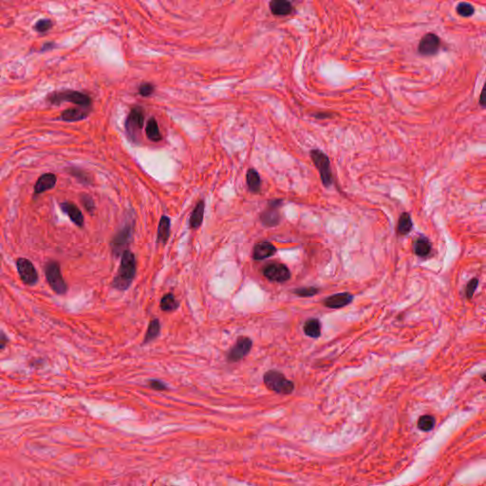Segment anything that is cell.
I'll list each match as a JSON object with an SVG mask.
<instances>
[{"mask_svg":"<svg viewBox=\"0 0 486 486\" xmlns=\"http://www.w3.org/2000/svg\"><path fill=\"white\" fill-rule=\"evenodd\" d=\"M263 382L268 389L275 393L289 395L295 390V384L285 375L277 371H269L263 376Z\"/></svg>","mask_w":486,"mask_h":486,"instance_id":"obj_4","label":"cell"},{"mask_svg":"<svg viewBox=\"0 0 486 486\" xmlns=\"http://www.w3.org/2000/svg\"><path fill=\"white\" fill-rule=\"evenodd\" d=\"M136 274V259L134 254L126 250L121 259L118 272L112 281V287L119 291L128 290Z\"/></svg>","mask_w":486,"mask_h":486,"instance_id":"obj_1","label":"cell"},{"mask_svg":"<svg viewBox=\"0 0 486 486\" xmlns=\"http://www.w3.org/2000/svg\"><path fill=\"white\" fill-rule=\"evenodd\" d=\"M411 230H412L411 216L408 213L405 212V213L401 215L400 217H399V221H398V225H397V232L400 235L405 236V235H408Z\"/></svg>","mask_w":486,"mask_h":486,"instance_id":"obj_25","label":"cell"},{"mask_svg":"<svg viewBox=\"0 0 486 486\" xmlns=\"http://www.w3.org/2000/svg\"><path fill=\"white\" fill-rule=\"evenodd\" d=\"M179 307V302L176 300L175 297L172 294H167L163 296L161 300V309L163 312H172L177 310Z\"/></svg>","mask_w":486,"mask_h":486,"instance_id":"obj_28","label":"cell"},{"mask_svg":"<svg viewBox=\"0 0 486 486\" xmlns=\"http://www.w3.org/2000/svg\"><path fill=\"white\" fill-rule=\"evenodd\" d=\"M353 300V296L350 293H339L336 295H332L329 297L325 298L323 301L324 306L329 309H341Z\"/></svg>","mask_w":486,"mask_h":486,"instance_id":"obj_14","label":"cell"},{"mask_svg":"<svg viewBox=\"0 0 486 486\" xmlns=\"http://www.w3.org/2000/svg\"><path fill=\"white\" fill-rule=\"evenodd\" d=\"M276 253V248L272 243L268 242L258 243L254 246L253 258L255 260H263L272 257Z\"/></svg>","mask_w":486,"mask_h":486,"instance_id":"obj_16","label":"cell"},{"mask_svg":"<svg viewBox=\"0 0 486 486\" xmlns=\"http://www.w3.org/2000/svg\"><path fill=\"white\" fill-rule=\"evenodd\" d=\"M160 330H161L160 321L158 319L151 320L149 323L147 331H146V334L144 336L143 344L149 343V342L153 341L154 339H156L158 335L160 334Z\"/></svg>","mask_w":486,"mask_h":486,"instance_id":"obj_27","label":"cell"},{"mask_svg":"<svg viewBox=\"0 0 486 486\" xmlns=\"http://www.w3.org/2000/svg\"><path fill=\"white\" fill-rule=\"evenodd\" d=\"M145 133L147 138L152 142H159L162 140V134L155 118L152 117L148 120L145 128Z\"/></svg>","mask_w":486,"mask_h":486,"instance_id":"obj_23","label":"cell"},{"mask_svg":"<svg viewBox=\"0 0 486 486\" xmlns=\"http://www.w3.org/2000/svg\"><path fill=\"white\" fill-rule=\"evenodd\" d=\"M319 290L315 287H302L294 290V294L300 297H311L317 295Z\"/></svg>","mask_w":486,"mask_h":486,"instance_id":"obj_31","label":"cell"},{"mask_svg":"<svg viewBox=\"0 0 486 486\" xmlns=\"http://www.w3.org/2000/svg\"><path fill=\"white\" fill-rule=\"evenodd\" d=\"M80 200H81V203L83 204V206L85 207L86 211L89 214H93V212L95 210V203H94L93 199L87 194H82L80 197Z\"/></svg>","mask_w":486,"mask_h":486,"instance_id":"obj_33","label":"cell"},{"mask_svg":"<svg viewBox=\"0 0 486 486\" xmlns=\"http://www.w3.org/2000/svg\"><path fill=\"white\" fill-rule=\"evenodd\" d=\"M46 101L51 105L60 106L63 103H72L79 108L90 109L92 106V99L89 95L84 92L73 89H62L54 91L46 97Z\"/></svg>","mask_w":486,"mask_h":486,"instance_id":"obj_2","label":"cell"},{"mask_svg":"<svg viewBox=\"0 0 486 486\" xmlns=\"http://www.w3.org/2000/svg\"><path fill=\"white\" fill-rule=\"evenodd\" d=\"M56 183H57V177L55 174L45 173L38 178V180L35 183L34 194L39 195L46 191L54 188V186H56Z\"/></svg>","mask_w":486,"mask_h":486,"instance_id":"obj_15","label":"cell"},{"mask_svg":"<svg viewBox=\"0 0 486 486\" xmlns=\"http://www.w3.org/2000/svg\"><path fill=\"white\" fill-rule=\"evenodd\" d=\"M60 208L61 210L67 215L72 222L78 226V227H83L85 223V218L82 211L79 209V207L71 201H64L60 203Z\"/></svg>","mask_w":486,"mask_h":486,"instance_id":"obj_13","label":"cell"},{"mask_svg":"<svg viewBox=\"0 0 486 486\" xmlns=\"http://www.w3.org/2000/svg\"><path fill=\"white\" fill-rule=\"evenodd\" d=\"M133 237V226L131 223H128L115 235L110 243L112 254L119 257L122 256L126 251V247L129 245Z\"/></svg>","mask_w":486,"mask_h":486,"instance_id":"obj_8","label":"cell"},{"mask_svg":"<svg viewBox=\"0 0 486 486\" xmlns=\"http://www.w3.org/2000/svg\"><path fill=\"white\" fill-rule=\"evenodd\" d=\"M483 96H484V90L481 92V96H480V104L483 106V108H485L486 104H485V102H484V97H483Z\"/></svg>","mask_w":486,"mask_h":486,"instance_id":"obj_40","label":"cell"},{"mask_svg":"<svg viewBox=\"0 0 486 486\" xmlns=\"http://www.w3.org/2000/svg\"><path fill=\"white\" fill-rule=\"evenodd\" d=\"M263 275L273 282H286L291 278V272L286 265L282 263H271L263 269Z\"/></svg>","mask_w":486,"mask_h":486,"instance_id":"obj_10","label":"cell"},{"mask_svg":"<svg viewBox=\"0 0 486 486\" xmlns=\"http://www.w3.org/2000/svg\"><path fill=\"white\" fill-rule=\"evenodd\" d=\"M314 116H315V118H317V119H327V118L332 117V115L330 114V113H321V112L314 114Z\"/></svg>","mask_w":486,"mask_h":486,"instance_id":"obj_39","label":"cell"},{"mask_svg":"<svg viewBox=\"0 0 486 486\" xmlns=\"http://www.w3.org/2000/svg\"><path fill=\"white\" fill-rule=\"evenodd\" d=\"M170 218L162 216L159 222L157 233V243L165 244L170 237Z\"/></svg>","mask_w":486,"mask_h":486,"instance_id":"obj_19","label":"cell"},{"mask_svg":"<svg viewBox=\"0 0 486 486\" xmlns=\"http://www.w3.org/2000/svg\"><path fill=\"white\" fill-rule=\"evenodd\" d=\"M270 10L273 15L286 16L293 13L294 7L286 0H272L270 2Z\"/></svg>","mask_w":486,"mask_h":486,"instance_id":"obj_18","label":"cell"},{"mask_svg":"<svg viewBox=\"0 0 486 486\" xmlns=\"http://www.w3.org/2000/svg\"><path fill=\"white\" fill-rule=\"evenodd\" d=\"M44 272L48 284L55 294L63 296L68 292V285L63 277L61 267L57 261L55 260L48 261L44 266Z\"/></svg>","mask_w":486,"mask_h":486,"instance_id":"obj_3","label":"cell"},{"mask_svg":"<svg viewBox=\"0 0 486 486\" xmlns=\"http://www.w3.org/2000/svg\"><path fill=\"white\" fill-rule=\"evenodd\" d=\"M54 26V22L53 20L49 19V18H43V19H40L38 20L35 25H34V29L37 31V32H40V33H45L47 32L48 30L53 28Z\"/></svg>","mask_w":486,"mask_h":486,"instance_id":"obj_32","label":"cell"},{"mask_svg":"<svg viewBox=\"0 0 486 486\" xmlns=\"http://www.w3.org/2000/svg\"><path fill=\"white\" fill-rule=\"evenodd\" d=\"M436 425V419L432 415L426 414L420 416L417 422V427L421 431L429 432L434 429Z\"/></svg>","mask_w":486,"mask_h":486,"instance_id":"obj_26","label":"cell"},{"mask_svg":"<svg viewBox=\"0 0 486 486\" xmlns=\"http://www.w3.org/2000/svg\"><path fill=\"white\" fill-rule=\"evenodd\" d=\"M54 48V43L53 42H49V43H45L42 48H41V52H45V51H49V50H53Z\"/></svg>","mask_w":486,"mask_h":486,"instance_id":"obj_38","label":"cell"},{"mask_svg":"<svg viewBox=\"0 0 486 486\" xmlns=\"http://www.w3.org/2000/svg\"><path fill=\"white\" fill-rule=\"evenodd\" d=\"M144 124V111L141 107H134L127 117L125 128L129 138L136 142Z\"/></svg>","mask_w":486,"mask_h":486,"instance_id":"obj_6","label":"cell"},{"mask_svg":"<svg viewBox=\"0 0 486 486\" xmlns=\"http://www.w3.org/2000/svg\"><path fill=\"white\" fill-rule=\"evenodd\" d=\"M8 343H9L8 335L3 330H0V350L5 349Z\"/></svg>","mask_w":486,"mask_h":486,"instance_id":"obj_37","label":"cell"},{"mask_svg":"<svg viewBox=\"0 0 486 486\" xmlns=\"http://www.w3.org/2000/svg\"><path fill=\"white\" fill-rule=\"evenodd\" d=\"M154 90H155V86L150 83H143L139 86V93L143 97L150 96L154 92Z\"/></svg>","mask_w":486,"mask_h":486,"instance_id":"obj_35","label":"cell"},{"mask_svg":"<svg viewBox=\"0 0 486 486\" xmlns=\"http://www.w3.org/2000/svg\"><path fill=\"white\" fill-rule=\"evenodd\" d=\"M457 14L462 17H470L475 13V8L470 3L467 2H460L459 3L456 7Z\"/></svg>","mask_w":486,"mask_h":486,"instance_id":"obj_30","label":"cell"},{"mask_svg":"<svg viewBox=\"0 0 486 486\" xmlns=\"http://www.w3.org/2000/svg\"><path fill=\"white\" fill-rule=\"evenodd\" d=\"M282 200H272L268 202V207L260 215L261 222L267 227H273L280 222L279 208Z\"/></svg>","mask_w":486,"mask_h":486,"instance_id":"obj_11","label":"cell"},{"mask_svg":"<svg viewBox=\"0 0 486 486\" xmlns=\"http://www.w3.org/2000/svg\"><path fill=\"white\" fill-rule=\"evenodd\" d=\"M303 330L307 336L318 338L321 335V323L316 318H310L304 323Z\"/></svg>","mask_w":486,"mask_h":486,"instance_id":"obj_21","label":"cell"},{"mask_svg":"<svg viewBox=\"0 0 486 486\" xmlns=\"http://www.w3.org/2000/svg\"><path fill=\"white\" fill-rule=\"evenodd\" d=\"M253 347V341L246 336H242L238 339L237 343L229 351L227 359L229 362L235 363L243 360L250 352Z\"/></svg>","mask_w":486,"mask_h":486,"instance_id":"obj_12","label":"cell"},{"mask_svg":"<svg viewBox=\"0 0 486 486\" xmlns=\"http://www.w3.org/2000/svg\"><path fill=\"white\" fill-rule=\"evenodd\" d=\"M148 385H149V386L152 389H155V390H158V391H162V390H166L167 389L166 385L163 382L159 381V380H150L148 382Z\"/></svg>","mask_w":486,"mask_h":486,"instance_id":"obj_36","label":"cell"},{"mask_svg":"<svg viewBox=\"0 0 486 486\" xmlns=\"http://www.w3.org/2000/svg\"><path fill=\"white\" fill-rule=\"evenodd\" d=\"M478 285H479V279L478 278H473L468 282L466 289H465V294H466L467 299H469V300L472 299L474 293L478 288Z\"/></svg>","mask_w":486,"mask_h":486,"instance_id":"obj_34","label":"cell"},{"mask_svg":"<svg viewBox=\"0 0 486 486\" xmlns=\"http://www.w3.org/2000/svg\"><path fill=\"white\" fill-rule=\"evenodd\" d=\"M204 209H205V204L203 200H200L196 205L195 209L193 210L190 219H189V224L192 229H198L201 225L202 220H203V216H204Z\"/></svg>","mask_w":486,"mask_h":486,"instance_id":"obj_20","label":"cell"},{"mask_svg":"<svg viewBox=\"0 0 486 486\" xmlns=\"http://www.w3.org/2000/svg\"><path fill=\"white\" fill-rule=\"evenodd\" d=\"M415 254L420 258L428 257L431 252V243L427 238L417 239L414 243Z\"/></svg>","mask_w":486,"mask_h":486,"instance_id":"obj_24","label":"cell"},{"mask_svg":"<svg viewBox=\"0 0 486 486\" xmlns=\"http://www.w3.org/2000/svg\"><path fill=\"white\" fill-rule=\"evenodd\" d=\"M16 269L22 282L28 286H33L38 282V272L32 262L25 258L16 259Z\"/></svg>","mask_w":486,"mask_h":486,"instance_id":"obj_7","label":"cell"},{"mask_svg":"<svg viewBox=\"0 0 486 486\" xmlns=\"http://www.w3.org/2000/svg\"><path fill=\"white\" fill-rule=\"evenodd\" d=\"M90 109L83 108H71L65 109L61 113V119L65 122H78L86 119L89 114Z\"/></svg>","mask_w":486,"mask_h":486,"instance_id":"obj_17","label":"cell"},{"mask_svg":"<svg viewBox=\"0 0 486 486\" xmlns=\"http://www.w3.org/2000/svg\"><path fill=\"white\" fill-rule=\"evenodd\" d=\"M68 172L74 178H76L79 182H81L82 184H85V185L91 184V178L86 171H84L80 168H77V167H71L68 169Z\"/></svg>","mask_w":486,"mask_h":486,"instance_id":"obj_29","label":"cell"},{"mask_svg":"<svg viewBox=\"0 0 486 486\" xmlns=\"http://www.w3.org/2000/svg\"><path fill=\"white\" fill-rule=\"evenodd\" d=\"M310 156L316 169L319 172L323 186L329 187L333 183V178L329 157L319 149L311 150Z\"/></svg>","mask_w":486,"mask_h":486,"instance_id":"obj_5","label":"cell"},{"mask_svg":"<svg viewBox=\"0 0 486 486\" xmlns=\"http://www.w3.org/2000/svg\"><path fill=\"white\" fill-rule=\"evenodd\" d=\"M440 47V37L433 32H429L421 38L418 45V53L422 56H433L438 54Z\"/></svg>","mask_w":486,"mask_h":486,"instance_id":"obj_9","label":"cell"},{"mask_svg":"<svg viewBox=\"0 0 486 486\" xmlns=\"http://www.w3.org/2000/svg\"><path fill=\"white\" fill-rule=\"evenodd\" d=\"M246 182H247V186H248L249 190L252 193L257 194V193L260 192L261 180H260V176L257 170H255L254 168H250L247 171Z\"/></svg>","mask_w":486,"mask_h":486,"instance_id":"obj_22","label":"cell"}]
</instances>
